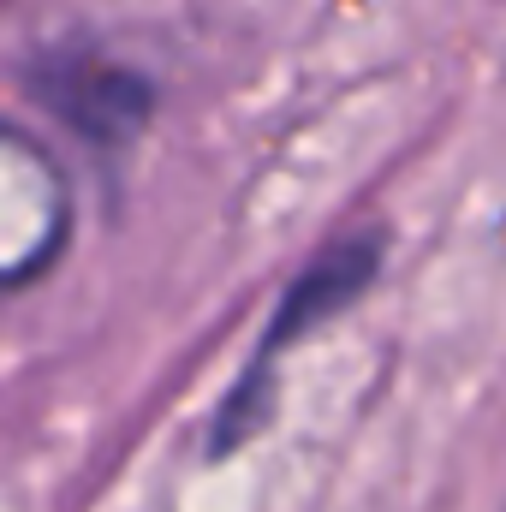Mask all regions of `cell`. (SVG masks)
I'll list each match as a JSON object with an SVG mask.
<instances>
[{"instance_id":"obj_1","label":"cell","mask_w":506,"mask_h":512,"mask_svg":"<svg viewBox=\"0 0 506 512\" xmlns=\"http://www.w3.org/2000/svg\"><path fill=\"white\" fill-rule=\"evenodd\" d=\"M72 233V191L54 155L24 137L18 126H0V292L42 274Z\"/></svg>"},{"instance_id":"obj_2","label":"cell","mask_w":506,"mask_h":512,"mask_svg":"<svg viewBox=\"0 0 506 512\" xmlns=\"http://www.w3.org/2000/svg\"><path fill=\"white\" fill-rule=\"evenodd\" d=\"M30 84L66 126L102 149L131 143L155 114V84L137 66L102 60V54H54L30 72Z\"/></svg>"},{"instance_id":"obj_3","label":"cell","mask_w":506,"mask_h":512,"mask_svg":"<svg viewBox=\"0 0 506 512\" xmlns=\"http://www.w3.org/2000/svg\"><path fill=\"white\" fill-rule=\"evenodd\" d=\"M376 268H381V233H358V239L328 245V251L286 286V298H280V310H274V322H268V334H262L256 364L274 370V358H280L292 340H304V334H316L322 322H334V316L376 280Z\"/></svg>"},{"instance_id":"obj_4","label":"cell","mask_w":506,"mask_h":512,"mask_svg":"<svg viewBox=\"0 0 506 512\" xmlns=\"http://www.w3.org/2000/svg\"><path fill=\"white\" fill-rule=\"evenodd\" d=\"M268 393H274V370H262L251 364L239 387L221 399V417H215V429H209V453L221 459V453H233V447H245L256 429H262V417H268Z\"/></svg>"}]
</instances>
